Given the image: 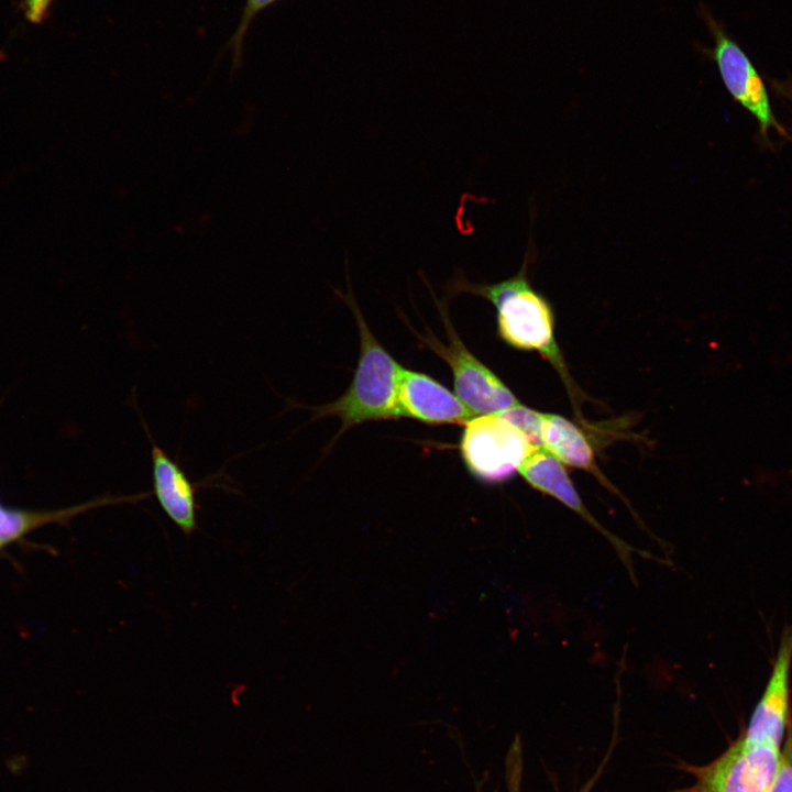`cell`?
<instances>
[{
  "mask_svg": "<svg viewBox=\"0 0 792 792\" xmlns=\"http://www.w3.org/2000/svg\"><path fill=\"white\" fill-rule=\"evenodd\" d=\"M460 453L469 473L485 484H499L518 473L537 449L516 426L502 416H474L464 425Z\"/></svg>",
  "mask_w": 792,
  "mask_h": 792,
  "instance_id": "3957f363",
  "label": "cell"
},
{
  "mask_svg": "<svg viewBox=\"0 0 792 792\" xmlns=\"http://www.w3.org/2000/svg\"><path fill=\"white\" fill-rule=\"evenodd\" d=\"M150 495H152V492L127 496L105 495L72 507L45 512L10 509L0 506V548L20 539L43 525L50 522L66 524L73 517L89 509L113 504L134 503Z\"/></svg>",
  "mask_w": 792,
  "mask_h": 792,
  "instance_id": "7c38bea8",
  "label": "cell"
},
{
  "mask_svg": "<svg viewBox=\"0 0 792 792\" xmlns=\"http://www.w3.org/2000/svg\"><path fill=\"white\" fill-rule=\"evenodd\" d=\"M698 11L714 41L712 48L703 47L702 52L715 62L728 92L757 119L763 134L770 128L782 132L763 81L750 59L705 4H701Z\"/></svg>",
  "mask_w": 792,
  "mask_h": 792,
  "instance_id": "8992f818",
  "label": "cell"
},
{
  "mask_svg": "<svg viewBox=\"0 0 792 792\" xmlns=\"http://www.w3.org/2000/svg\"><path fill=\"white\" fill-rule=\"evenodd\" d=\"M791 663L792 625L781 636L768 683L743 736L747 744L780 748L789 717Z\"/></svg>",
  "mask_w": 792,
  "mask_h": 792,
  "instance_id": "52a82bcc",
  "label": "cell"
},
{
  "mask_svg": "<svg viewBox=\"0 0 792 792\" xmlns=\"http://www.w3.org/2000/svg\"><path fill=\"white\" fill-rule=\"evenodd\" d=\"M540 438L542 450L565 465L590 472L604 486L619 495L600 470L588 438L575 424L560 415L543 413Z\"/></svg>",
  "mask_w": 792,
  "mask_h": 792,
  "instance_id": "8fae6325",
  "label": "cell"
},
{
  "mask_svg": "<svg viewBox=\"0 0 792 792\" xmlns=\"http://www.w3.org/2000/svg\"><path fill=\"white\" fill-rule=\"evenodd\" d=\"M792 88V87H791Z\"/></svg>",
  "mask_w": 792,
  "mask_h": 792,
  "instance_id": "e0dca14e",
  "label": "cell"
},
{
  "mask_svg": "<svg viewBox=\"0 0 792 792\" xmlns=\"http://www.w3.org/2000/svg\"><path fill=\"white\" fill-rule=\"evenodd\" d=\"M542 414L530 409L521 404L508 408L497 415L507 419L520 431H522L528 440L536 447L541 449V424Z\"/></svg>",
  "mask_w": 792,
  "mask_h": 792,
  "instance_id": "4fadbf2b",
  "label": "cell"
},
{
  "mask_svg": "<svg viewBox=\"0 0 792 792\" xmlns=\"http://www.w3.org/2000/svg\"><path fill=\"white\" fill-rule=\"evenodd\" d=\"M779 762V748L749 745L740 737L708 765H680L695 781L672 792H768Z\"/></svg>",
  "mask_w": 792,
  "mask_h": 792,
  "instance_id": "5b68a950",
  "label": "cell"
},
{
  "mask_svg": "<svg viewBox=\"0 0 792 792\" xmlns=\"http://www.w3.org/2000/svg\"><path fill=\"white\" fill-rule=\"evenodd\" d=\"M142 425L152 444V495L170 521L189 537L198 528L200 506L197 493L200 483H194L182 466L155 443L145 421Z\"/></svg>",
  "mask_w": 792,
  "mask_h": 792,
  "instance_id": "9c48e42d",
  "label": "cell"
},
{
  "mask_svg": "<svg viewBox=\"0 0 792 792\" xmlns=\"http://www.w3.org/2000/svg\"><path fill=\"white\" fill-rule=\"evenodd\" d=\"M52 0H25L26 18L34 22H41L45 16Z\"/></svg>",
  "mask_w": 792,
  "mask_h": 792,
  "instance_id": "2e32d148",
  "label": "cell"
},
{
  "mask_svg": "<svg viewBox=\"0 0 792 792\" xmlns=\"http://www.w3.org/2000/svg\"><path fill=\"white\" fill-rule=\"evenodd\" d=\"M768 792H792V727H790L776 777Z\"/></svg>",
  "mask_w": 792,
  "mask_h": 792,
  "instance_id": "9a60e30c",
  "label": "cell"
},
{
  "mask_svg": "<svg viewBox=\"0 0 792 792\" xmlns=\"http://www.w3.org/2000/svg\"><path fill=\"white\" fill-rule=\"evenodd\" d=\"M278 1L279 0H245L240 22L228 44V47L232 51L233 63L235 66H238L241 62L245 35L252 21L260 12Z\"/></svg>",
  "mask_w": 792,
  "mask_h": 792,
  "instance_id": "5bb4252c",
  "label": "cell"
},
{
  "mask_svg": "<svg viewBox=\"0 0 792 792\" xmlns=\"http://www.w3.org/2000/svg\"><path fill=\"white\" fill-rule=\"evenodd\" d=\"M438 306L441 308L448 344L432 336L419 338L448 363L457 396L474 416L495 415L519 405L514 393L462 342L449 320L446 307Z\"/></svg>",
  "mask_w": 792,
  "mask_h": 792,
  "instance_id": "277c9868",
  "label": "cell"
},
{
  "mask_svg": "<svg viewBox=\"0 0 792 792\" xmlns=\"http://www.w3.org/2000/svg\"><path fill=\"white\" fill-rule=\"evenodd\" d=\"M397 399L400 417L429 425H464L474 417L457 394L416 371L402 369Z\"/></svg>",
  "mask_w": 792,
  "mask_h": 792,
  "instance_id": "30bf717a",
  "label": "cell"
},
{
  "mask_svg": "<svg viewBox=\"0 0 792 792\" xmlns=\"http://www.w3.org/2000/svg\"><path fill=\"white\" fill-rule=\"evenodd\" d=\"M532 255L528 250L518 273L507 279L495 284H474L459 278L453 283V290L488 300L496 309L501 339L513 348L540 353L556 367L573 395L575 388L556 342L552 308L531 287L528 278Z\"/></svg>",
  "mask_w": 792,
  "mask_h": 792,
  "instance_id": "6da1fadb",
  "label": "cell"
},
{
  "mask_svg": "<svg viewBox=\"0 0 792 792\" xmlns=\"http://www.w3.org/2000/svg\"><path fill=\"white\" fill-rule=\"evenodd\" d=\"M359 329L360 356L349 388L334 402L312 408L315 418L336 416L340 435L367 421L399 418L398 383L402 366L376 340L351 292L341 295Z\"/></svg>",
  "mask_w": 792,
  "mask_h": 792,
  "instance_id": "7a4b0ae2",
  "label": "cell"
},
{
  "mask_svg": "<svg viewBox=\"0 0 792 792\" xmlns=\"http://www.w3.org/2000/svg\"><path fill=\"white\" fill-rule=\"evenodd\" d=\"M518 473L535 490L556 498L558 502L591 524L614 546L618 557L634 578L631 553L638 552L645 558H653L635 549L604 528L585 507L564 464L542 449L534 451L521 464Z\"/></svg>",
  "mask_w": 792,
  "mask_h": 792,
  "instance_id": "ba28073f",
  "label": "cell"
}]
</instances>
